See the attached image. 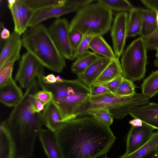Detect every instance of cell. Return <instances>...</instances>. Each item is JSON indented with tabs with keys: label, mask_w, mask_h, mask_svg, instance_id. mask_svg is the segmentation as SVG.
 I'll return each mask as SVG.
<instances>
[{
	"label": "cell",
	"mask_w": 158,
	"mask_h": 158,
	"mask_svg": "<svg viewBox=\"0 0 158 158\" xmlns=\"http://www.w3.org/2000/svg\"><path fill=\"white\" fill-rule=\"evenodd\" d=\"M109 127L86 115L62 123L55 131L62 158H95L106 153L116 137Z\"/></svg>",
	"instance_id": "cell-1"
},
{
	"label": "cell",
	"mask_w": 158,
	"mask_h": 158,
	"mask_svg": "<svg viewBox=\"0 0 158 158\" xmlns=\"http://www.w3.org/2000/svg\"><path fill=\"white\" fill-rule=\"evenodd\" d=\"M38 89L35 80L5 120L15 143V158H29L33 156L36 140L44 125L42 113L35 112L32 108Z\"/></svg>",
	"instance_id": "cell-2"
},
{
	"label": "cell",
	"mask_w": 158,
	"mask_h": 158,
	"mask_svg": "<svg viewBox=\"0 0 158 158\" xmlns=\"http://www.w3.org/2000/svg\"><path fill=\"white\" fill-rule=\"evenodd\" d=\"M22 45L44 67L60 73L66 65L47 28L40 23L29 27L23 34Z\"/></svg>",
	"instance_id": "cell-3"
},
{
	"label": "cell",
	"mask_w": 158,
	"mask_h": 158,
	"mask_svg": "<svg viewBox=\"0 0 158 158\" xmlns=\"http://www.w3.org/2000/svg\"><path fill=\"white\" fill-rule=\"evenodd\" d=\"M112 11L97 2L80 8L70 23V30L83 35H102L110 29Z\"/></svg>",
	"instance_id": "cell-4"
},
{
	"label": "cell",
	"mask_w": 158,
	"mask_h": 158,
	"mask_svg": "<svg viewBox=\"0 0 158 158\" xmlns=\"http://www.w3.org/2000/svg\"><path fill=\"white\" fill-rule=\"evenodd\" d=\"M147 50L143 38L140 37L124 50L120 62L124 77L133 82L144 77L147 63Z\"/></svg>",
	"instance_id": "cell-5"
},
{
	"label": "cell",
	"mask_w": 158,
	"mask_h": 158,
	"mask_svg": "<svg viewBox=\"0 0 158 158\" xmlns=\"http://www.w3.org/2000/svg\"><path fill=\"white\" fill-rule=\"evenodd\" d=\"M44 75V70L41 71L37 77L39 85L42 90L51 92L53 94V101L55 102L59 101L64 97L73 94L80 93H89V88L85 86L78 79L73 80L64 79L62 82L52 84L45 82L43 76Z\"/></svg>",
	"instance_id": "cell-6"
},
{
	"label": "cell",
	"mask_w": 158,
	"mask_h": 158,
	"mask_svg": "<svg viewBox=\"0 0 158 158\" xmlns=\"http://www.w3.org/2000/svg\"><path fill=\"white\" fill-rule=\"evenodd\" d=\"M70 23L65 18L57 19L48 28L60 53L66 59L73 60L74 52L69 38Z\"/></svg>",
	"instance_id": "cell-7"
},
{
	"label": "cell",
	"mask_w": 158,
	"mask_h": 158,
	"mask_svg": "<svg viewBox=\"0 0 158 158\" xmlns=\"http://www.w3.org/2000/svg\"><path fill=\"white\" fill-rule=\"evenodd\" d=\"M44 67L31 55L27 52L21 57L15 80L21 88L27 89L35 80Z\"/></svg>",
	"instance_id": "cell-8"
},
{
	"label": "cell",
	"mask_w": 158,
	"mask_h": 158,
	"mask_svg": "<svg viewBox=\"0 0 158 158\" xmlns=\"http://www.w3.org/2000/svg\"><path fill=\"white\" fill-rule=\"evenodd\" d=\"M90 96L86 93H77L66 96L55 102L61 114L62 123L78 117L83 104Z\"/></svg>",
	"instance_id": "cell-9"
},
{
	"label": "cell",
	"mask_w": 158,
	"mask_h": 158,
	"mask_svg": "<svg viewBox=\"0 0 158 158\" xmlns=\"http://www.w3.org/2000/svg\"><path fill=\"white\" fill-rule=\"evenodd\" d=\"M128 16L127 12L118 13L115 15L110 28L114 51L116 56L119 58L124 50L127 37Z\"/></svg>",
	"instance_id": "cell-10"
},
{
	"label": "cell",
	"mask_w": 158,
	"mask_h": 158,
	"mask_svg": "<svg viewBox=\"0 0 158 158\" xmlns=\"http://www.w3.org/2000/svg\"><path fill=\"white\" fill-rule=\"evenodd\" d=\"M155 129L143 123L140 127H131L126 140L125 155L130 154L145 144L151 137Z\"/></svg>",
	"instance_id": "cell-11"
},
{
	"label": "cell",
	"mask_w": 158,
	"mask_h": 158,
	"mask_svg": "<svg viewBox=\"0 0 158 158\" xmlns=\"http://www.w3.org/2000/svg\"><path fill=\"white\" fill-rule=\"evenodd\" d=\"M112 60L99 55L97 59L85 70L77 75L78 79L89 88L93 85Z\"/></svg>",
	"instance_id": "cell-12"
},
{
	"label": "cell",
	"mask_w": 158,
	"mask_h": 158,
	"mask_svg": "<svg viewBox=\"0 0 158 158\" xmlns=\"http://www.w3.org/2000/svg\"><path fill=\"white\" fill-rule=\"evenodd\" d=\"M79 8L74 5H67L54 6L43 9L35 13L30 22L28 27L35 26L48 19L53 18L59 19L65 14L77 11Z\"/></svg>",
	"instance_id": "cell-13"
},
{
	"label": "cell",
	"mask_w": 158,
	"mask_h": 158,
	"mask_svg": "<svg viewBox=\"0 0 158 158\" xmlns=\"http://www.w3.org/2000/svg\"><path fill=\"white\" fill-rule=\"evenodd\" d=\"M23 96L21 89L13 78L6 84L0 86V101L7 106L15 107Z\"/></svg>",
	"instance_id": "cell-14"
},
{
	"label": "cell",
	"mask_w": 158,
	"mask_h": 158,
	"mask_svg": "<svg viewBox=\"0 0 158 158\" xmlns=\"http://www.w3.org/2000/svg\"><path fill=\"white\" fill-rule=\"evenodd\" d=\"M130 114L134 118L141 120L143 123L158 130V103L151 102L138 107Z\"/></svg>",
	"instance_id": "cell-15"
},
{
	"label": "cell",
	"mask_w": 158,
	"mask_h": 158,
	"mask_svg": "<svg viewBox=\"0 0 158 158\" xmlns=\"http://www.w3.org/2000/svg\"><path fill=\"white\" fill-rule=\"evenodd\" d=\"M16 153L15 142L3 121L0 124V158H15Z\"/></svg>",
	"instance_id": "cell-16"
},
{
	"label": "cell",
	"mask_w": 158,
	"mask_h": 158,
	"mask_svg": "<svg viewBox=\"0 0 158 158\" xmlns=\"http://www.w3.org/2000/svg\"><path fill=\"white\" fill-rule=\"evenodd\" d=\"M39 137L43 149L48 158H62L54 131L48 128H43Z\"/></svg>",
	"instance_id": "cell-17"
},
{
	"label": "cell",
	"mask_w": 158,
	"mask_h": 158,
	"mask_svg": "<svg viewBox=\"0 0 158 158\" xmlns=\"http://www.w3.org/2000/svg\"><path fill=\"white\" fill-rule=\"evenodd\" d=\"M42 116L44 125L54 132L63 123L60 112L53 100L46 106Z\"/></svg>",
	"instance_id": "cell-18"
},
{
	"label": "cell",
	"mask_w": 158,
	"mask_h": 158,
	"mask_svg": "<svg viewBox=\"0 0 158 158\" xmlns=\"http://www.w3.org/2000/svg\"><path fill=\"white\" fill-rule=\"evenodd\" d=\"M142 21V28L140 35L143 38L150 35L157 28L156 13L150 9L137 8Z\"/></svg>",
	"instance_id": "cell-19"
},
{
	"label": "cell",
	"mask_w": 158,
	"mask_h": 158,
	"mask_svg": "<svg viewBox=\"0 0 158 158\" xmlns=\"http://www.w3.org/2000/svg\"><path fill=\"white\" fill-rule=\"evenodd\" d=\"M123 74V71L119 57L116 56L104 69L93 85L105 84Z\"/></svg>",
	"instance_id": "cell-20"
},
{
	"label": "cell",
	"mask_w": 158,
	"mask_h": 158,
	"mask_svg": "<svg viewBox=\"0 0 158 158\" xmlns=\"http://www.w3.org/2000/svg\"><path fill=\"white\" fill-rule=\"evenodd\" d=\"M89 48L98 55L113 59L116 57L114 50L102 35L94 36L89 45Z\"/></svg>",
	"instance_id": "cell-21"
},
{
	"label": "cell",
	"mask_w": 158,
	"mask_h": 158,
	"mask_svg": "<svg viewBox=\"0 0 158 158\" xmlns=\"http://www.w3.org/2000/svg\"><path fill=\"white\" fill-rule=\"evenodd\" d=\"M20 35L14 31L5 41L0 54V66L12 54L18 47L22 45Z\"/></svg>",
	"instance_id": "cell-22"
},
{
	"label": "cell",
	"mask_w": 158,
	"mask_h": 158,
	"mask_svg": "<svg viewBox=\"0 0 158 158\" xmlns=\"http://www.w3.org/2000/svg\"><path fill=\"white\" fill-rule=\"evenodd\" d=\"M98 56L94 52L89 51L76 59L71 66V72L77 75L81 73L97 59Z\"/></svg>",
	"instance_id": "cell-23"
},
{
	"label": "cell",
	"mask_w": 158,
	"mask_h": 158,
	"mask_svg": "<svg viewBox=\"0 0 158 158\" xmlns=\"http://www.w3.org/2000/svg\"><path fill=\"white\" fill-rule=\"evenodd\" d=\"M158 145V131L154 132L150 139L144 145L133 152L124 154L119 158H140L154 150Z\"/></svg>",
	"instance_id": "cell-24"
},
{
	"label": "cell",
	"mask_w": 158,
	"mask_h": 158,
	"mask_svg": "<svg viewBox=\"0 0 158 158\" xmlns=\"http://www.w3.org/2000/svg\"><path fill=\"white\" fill-rule=\"evenodd\" d=\"M142 94L149 98L158 93V70L152 73L144 79L141 85Z\"/></svg>",
	"instance_id": "cell-25"
},
{
	"label": "cell",
	"mask_w": 158,
	"mask_h": 158,
	"mask_svg": "<svg viewBox=\"0 0 158 158\" xmlns=\"http://www.w3.org/2000/svg\"><path fill=\"white\" fill-rule=\"evenodd\" d=\"M142 28L141 16L136 8L130 12L127 23V37H135L140 35Z\"/></svg>",
	"instance_id": "cell-26"
},
{
	"label": "cell",
	"mask_w": 158,
	"mask_h": 158,
	"mask_svg": "<svg viewBox=\"0 0 158 158\" xmlns=\"http://www.w3.org/2000/svg\"><path fill=\"white\" fill-rule=\"evenodd\" d=\"M86 115H92L98 120L109 127L113 123L114 119L109 110L105 107L87 110L82 112L78 117Z\"/></svg>",
	"instance_id": "cell-27"
},
{
	"label": "cell",
	"mask_w": 158,
	"mask_h": 158,
	"mask_svg": "<svg viewBox=\"0 0 158 158\" xmlns=\"http://www.w3.org/2000/svg\"><path fill=\"white\" fill-rule=\"evenodd\" d=\"M31 10L36 12L50 7L62 6L66 0H23Z\"/></svg>",
	"instance_id": "cell-28"
},
{
	"label": "cell",
	"mask_w": 158,
	"mask_h": 158,
	"mask_svg": "<svg viewBox=\"0 0 158 158\" xmlns=\"http://www.w3.org/2000/svg\"><path fill=\"white\" fill-rule=\"evenodd\" d=\"M10 9L14 23V31L20 35L23 34L28 29L24 26L21 15L19 0L12 6H8Z\"/></svg>",
	"instance_id": "cell-29"
},
{
	"label": "cell",
	"mask_w": 158,
	"mask_h": 158,
	"mask_svg": "<svg viewBox=\"0 0 158 158\" xmlns=\"http://www.w3.org/2000/svg\"><path fill=\"white\" fill-rule=\"evenodd\" d=\"M97 2L112 11L130 12L136 8L126 0H99Z\"/></svg>",
	"instance_id": "cell-30"
},
{
	"label": "cell",
	"mask_w": 158,
	"mask_h": 158,
	"mask_svg": "<svg viewBox=\"0 0 158 158\" xmlns=\"http://www.w3.org/2000/svg\"><path fill=\"white\" fill-rule=\"evenodd\" d=\"M15 63L7 60L0 66V86L6 84L12 78V73Z\"/></svg>",
	"instance_id": "cell-31"
},
{
	"label": "cell",
	"mask_w": 158,
	"mask_h": 158,
	"mask_svg": "<svg viewBox=\"0 0 158 158\" xmlns=\"http://www.w3.org/2000/svg\"><path fill=\"white\" fill-rule=\"evenodd\" d=\"M136 86L131 81L124 78L116 93V95L125 97L133 95L135 93Z\"/></svg>",
	"instance_id": "cell-32"
},
{
	"label": "cell",
	"mask_w": 158,
	"mask_h": 158,
	"mask_svg": "<svg viewBox=\"0 0 158 158\" xmlns=\"http://www.w3.org/2000/svg\"><path fill=\"white\" fill-rule=\"evenodd\" d=\"M93 36L90 35H83L82 40L74 52L75 59L89 51V44Z\"/></svg>",
	"instance_id": "cell-33"
},
{
	"label": "cell",
	"mask_w": 158,
	"mask_h": 158,
	"mask_svg": "<svg viewBox=\"0 0 158 158\" xmlns=\"http://www.w3.org/2000/svg\"><path fill=\"white\" fill-rule=\"evenodd\" d=\"M147 49H158V27L149 36L143 38Z\"/></svg>",
	"instance_id": "cell-34"
},
{
	"label": "cell",
	"mask_w": 158,
	"mask_h": 158,
	"mask_svg": "<svg viewBox=\"0 0 158 158\" xmlns=\"http://www.w3.org/2000/svg\"><path fill=\"white\" fill-rule=\"evenodd\" d=\"M83 37V35L79 31L75 30H70V40L74 52L80 44Z\"/></svg>",
	"instance_id": "cell-35"
},
{
	"label": "cell",
	"mask_w": 158,
	"mask_h": 158,
	"mask_svg": "<svg viewBox=\"0 0 158 158\" xmlns=\"http://www.w3.org/2000/svg\"><path fill=\"white\" fill-rule=\"evenodd\" d=\"M123 78L124 77L123 74L120 75L112 80L104 84V85L109 92L114 94L116 95L117 91Z\"/></svg>",
	"instance_id": "cell-36"
},
{
	"label": "cell",
	"mask_w": 158,
	"mask_h": 158,
	"mask_svg": "<svg viewBox=\"0 0 158 158\" xmlns=\"http://www.w3.org/2000/svg\"><path fill=\"white\" fill-rule=\"evenodd\" d=\"M35 96L44 106L53 100V94L51 92L44 90L38 91Z\"/></svg>",
	"instance_id": "cell-37"
},
{
	"label": "cell",
	"mask_w": 158,
	"mask_h": 158,
	"mask_svg": "<svg viewBox=\"0 0 158 158\" xmlns=\"http://www.w3.org/2000/svg\"><path fill=\"white\" fill-rule=\"evenodd\" d=\"M89 88L90 97L99 96L109 92L104 84L93 85Z\"/></svg>",
	"instance_id": "cell-38"
},
{
	"label": "cell",
	"mask_w": 158,
	"mask_h": 158,
	"mask_svg": "<svg viewBox=\"0 0 158 158\" xmlns=\"http://www.w3.org/2000/svg\"><path fill=\"white\" fill-rule=\"evenodd\" d=\"M94 1L93 0H66L65 4L74 5L79 8Z\"/></svg>",
	"instance_id": "cell-39"
},
{
	"label": "cell",
	"mask_w": 158,
	"mask_h": 158,
	"mask_svg": "<svg viewBox=\"0 0 158 158\" xmlns=\"http://www.w3.org/2000/svg\"><path fill=\"white\" fill-rule=\"evenodd\" d=\"M140 1L149 9L158 12V0H141Z\"/></svg>",
	"instance_id": "cell-40"
},
{
	"label": "cell",
	"mask_w": 158,
	"mask_h": 158,
	"mask_svg": "<svg viewBox=\"0 0 158 158\" xmlns=\"http://www.w3.org/2000/svg\"><path fill=\"white\" fill-rule=\"evenodd\" d=\"M44 106L40 101L35 98L32 106L33 110L35 112L41 113V111L44 109Z\"/></svg>",
	"instance_id": "cell-41"
},
{
	"label": "cell",
	"mask_w": 158,
	"mask_h": 158,
	"mask_svg": "<svg viewBox=\"0 0 158 158\" xmlns=\"http://www.w3.org/2000/svg\"><path fill=\"white\" fill-rule=\"evenodd\" d=\"M0 25L1 27L2 28L1 32V40L4 41L5 42L6 40L10 37L11 34H10L9 31L4 27L2 23V24L1 23Z\"/></svg>",
	"instance_id": "cell-42"
},
{
	"label": "cell",
	"mask_w": 158,
	"mask_h": 158,
	"mask_svg": "<svg viewBox=\"0 0 158 158\" xmlns=\"http://www.w3.org/2000/svg\"><path fill=\"white\" fill-rule=\"evenodd\" d=\"M43 81L48 83H54L57 82L56 77L52 74H50L45 76L44 75L43 76Z\"/></svg>",
	"instance_id": "cell-43"
},
{
	"label": "cell",
	"mask_w": 158,
	"mask_h": 158,
	"mask_svg": "<svg viewBox=\"0 0 158 158\" xmlns=\"http://www.w3.org/2000/svg\"><path fill=\"white\" fill-rule=\"evenodd\" d=\"M129 123L132 126L140 127L143 125V123L140 119L138 118H134L129 122Z\"/></svg>",
	"instance_id": "cell-44"
},
{
	"label": "cell",
	"mask_w": 158,
	"mask_h": 158,
	"mask_svg": "<svg viewBox=\"0 0 158 158\" xmlns=\"http://www.w3.org/2000/svg\"><path fill=\"white\" fill-rule=\"evenodd\" d=\"M155 149L140 158H157L155 154Z\"/></svg>",
	"instance_id": "cell-45"
},
{
	"label": "cell",
	"mask_w": 158,
	"mask_h": 158,
	"mask_svg": "<svg viewBox=\"0 0 158 158\" xmlns=\"http://www.w3.org/2000/svg\"><path fill=\"white\" fill-rule=\"evenodd\" d=\"M16 0H8L7 1L8 3V6H12L15 2Z\"/></svg>",
	"instance_id": "cell-46"
},
{
	"label": "cell",
	"mask_w": 158,
	"mask_h": 158,
	"mask_svg": "<svg viewBox=\"0 0 158 158\" xmlns=\"http://www.w3.org/2000/svg\"><path fill=\"white\" fill-rule=\"evenodd\" d=\"M56 77L57 81L62 82L64 80L63 79L61 78V77L59 76H57Z\"/></svg>",
	"instance_id": "cell-47"
},
{
	"label": "cell",
	"mask_w": 158,
	"mask_h": 158,
	"mask_svg": "<svg viewBox=\"0 0 158 158\" xmlns=\"http://www.w3.org/2000/svg\"><path fill=\"white\" fill-rule=\"evenodd\" d=\"M155 154L157 158H158V145L155 149Z\"/></svg>",
	"instance_id": "cell-48"
},
{
	"label": "cell",
	"mask_w": 158,
	"mask_h": 158,
	"mask_svg": "<svg viewBox=\"0 0 158 158\" xmlns=\"http://www.w3.org/2000/svg\"><path fill=\"white\" fill-rule=\"evenodd\" d=\"M154 64L155 66L158 67V61L155 60L154 62Z\"/></svg>",
	"instance_id": "cell-49"
},
{
	"label": "cell",
	"mask_w": 158,
	"mask_h": 158,
	"mask_svg": "<svg viewBox=\"0 0 158 158\" xmlns=\"http://www.w3.org/2000/svg\"><path fill=\"white\" fill-rule=\"evenodd\" d=\"M156 60L158 61V49L156 50Z\"/></svg>",
	"instance_id": "cell-50"
},
{
	"label": "cell",
	"mask_w": 158,
	"mask_h": 158,
	"mask_svg": "<svg viewBox=\"0 0 158 158\" xmlns=\"http://www.w3.org/2000/svg\"><path fill=\"white\" fill-rule=\"evenodd\" d=\"M156 19L157 23H158V12H156Z\"/></svg>",
	"instance_id": "cell-51"
},
{
	"label": "cell",
	"mask_w": 158,
	"mask_h": 158,
	"mask_svg": "<svg viewBox=\"0 0 158 158\" xmlns=\"http://www.w3.org/2000/svg\"><path fill=\"white\" fill-rule=\"evenodd\" d=\"M99 158H108L106 156H102V157H101Z\"/></svg>",
	"instance_id": "cell-52"
},
{
	"label": "cell",
	"mask_w": 158,
	"mask_h": 158,
	"mask_svg": "<svg viewBox=\"0 0 158 158\" xmlns=\"http://www.w3.org/2000/svg\"><path fill=\"white\" fill-rule=\"evenodd\" d=\"M93 158L91 157H85V158Z\"/></svg>",
	"instance_id": "cell-53"
}]
</instances>
